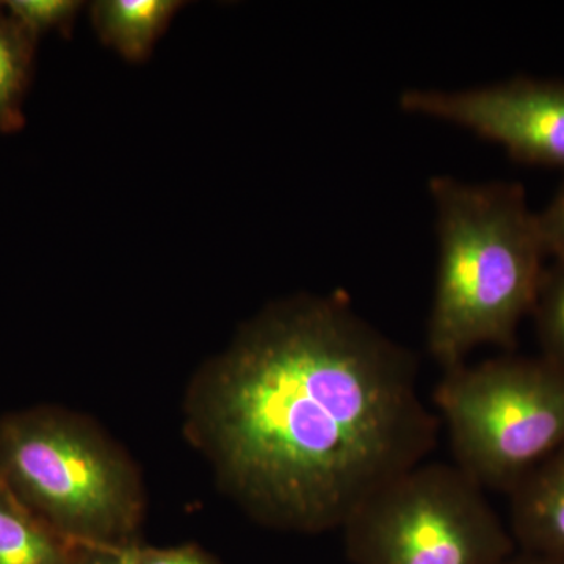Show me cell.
Returning <instances> with one entry per match:
<instances>
[{
	"label": "cell",
	"instance_id": "6da1fadb",
	"mask_svg": "<svg viewBox=\"0 0 564 564\" xmlns=\"http://www.w3.org/2000/svg\"><path fill=\"white\" fill-rule=\"evenodd\" d=\"M185 433L259 524L344 529L375 492L425 463L440 421L410 348L336 295L289 296L245 322L196 372Z\"/></svg>",
	"mask_w": 564,
	"mask_h": 564
},
{
	"label": "cell",
	"instance_id": "7a4b0ae2",
	"mask_svg": "<svg viewBox=\"0 0 564 564\" xmlns=\"http://www.w3.org/2000/svg\"><path fill=\"white\" fill-rule=\"evenodd\" d=\"M429 187L440 252L426 348L448 370L481 345L514 347L549 256L522 185L434 176Z\"/></svg>",
	"mask_w": 564,
	"mask_h": 564
},
{
	"label": "cell",
	"instance_id": "3957f363",
	"mask_svg": "<svg viewBox=\"0 0 564 564\" xmlns=\"http://www.w3.org/2000/svg\"><path fill=\"white\" fill-rule=\"evenodd\" d=\"M0 486L70 544H139V470L120 445L79 414L41 406L3 415Z\"/></svg>",
	"mask_w": 564,
	"mask_h": 564
},
{
	"label": "cell",
	"instance_id": "277c9868",
	"mask_svg": "<svg viewBox=\"0 0 564 564\" xmlns=\"http://www.w3.org/2000/svg\"><path fill=\"white\" fill-rule=\"evenodd\" d=\"M433 402L455 466L510 494L564 447V369L545 356H499L444 370Z\"/></svg>",
	"mask_w": 564,
	"mask_h": 564
},
{
	"label": "cell",
	"instance_id": "5b68a950",
	"mask_svg": "<svg viewBox=\"0 0 564 564\" xmlns=\"http://www.w3.org/2000/svg\"><path fill=\"white\" fill-rule=\"evenodd\" d=\"M343 530L352 564H500L518 549L485 489L455 464L406 470Z\"/></svg>",
	"mask_w": 564,
	"mask_h": 564
},
{
	"label": "cell",
	"instance_id": "8992f818",
	"mask_svg": "<svg viewBox=\"0 0 564 564\" xmlns=\"http://www.w3.org/2000/svg\"><path fill=\"white\" fill-rule=\"evenodd\" d=\"M402 110L500 144L514 161L564 169V82L519 76L466 90L411 88Z\"/></svg>",
	"mask_w": 564,
	"mask_h": 564
},
{
	"label": "cell",
	"instance_id": "52a82bcc",
	"mask_svg": "<svg viewBox=\"0 0 564 564\" xmlns=\"http://www.w3.org/2000/svg\"><path fill=\"white\" fill-rule=\"evenodd\" d=\"M508 496V529L516 547L564 562V447L527 475Z\"/></svg>",
	"mask_w": 564,
	"mask_h": 564
},
{
	"label": "cell",
	"instance_id": "ba28073f",
	"mask_svg": "<svg viewBox=\"0 0 564 564\" xmlns=\"http://www.w3.org/2000/svg\"><path fill=\"white\" fill-rule=\"evenodd\" d=\"M182 6L177 0H101L93 3L91 21L104 44L139 63L150 57Z\"/></svg>",
	"mask_w": 564,
	"mask_h": 564
},
{
	"label": "cell",
	"instance_id": "9c48e42d",
	"mask_svg": "<svg viewBox=\"0 0 564 564\" xmlns=\"http://www.w3.org/2000/svg\"><path fill=\"white\" fill-rule=\"evenodd\" d=\"M76 551L0 486V564H76Z\"/></svg>",
	"mask_w": 564,
	"mask_h": 564
},
{
	"label": "cell",
	"instance_id": "30bf717a",
	"mask_svg": "<svg viewBox=\"0 0 564 564\" xmlns=\"http://www.w3.org/2000/svg\"><path fill=\"white\" fill-rule=\"evenodd\" d=\"M532 315L541 355L564 369V262L545 269Z\"/></svg>",
	"mask_w": 564,
	"mask_h": 564
},
{
	"label": "cell",
	"instance_id": "8fae6325",
	"mask_svg": "<svg viewBox=\"0 0 564 564\" xmlns=\"http://www.w3.org/2000/svg\"><path fill=\"white\" fill-rule=\"evenodd\" d=\"M20 32L0 22V126L6 128L20 121L18 101L28 73V46Z\"/></svg>",
	"mask_w": 564,
	"mask_h": 564
},
{
	"label": "cell",
	"instance_id": "7c38bea8",
	"mask_svg": "<svg viewBox=\"0 0 564 564\" xmlns=\"http://www.w3.org/2000/svg\"><path fill=\"white\" fill-rule=\"evenodd\" d=\"M9 9L20 28L28 32L69 29L82 9L77 0H11Z\"/></svg>",
	"mask_w": 564,
	"mask_h": 564
},
{
	"label": "cell",
	"instance_id": "4fadbf2b",
	"mask_svg": "<svg viewBox=\"0 0 564 564\" xmlns=\"http://www.w3.org/2000/svg\"><path fill=\"white\" fill-rule=\"evenodd\" d=\"M536 218L549 258L564 262V184Z\"/></svg>",
	"mask_w": 564,
	"mask_h": 564
},
{
	"label": "cell",
	"instance_id": "5bb4252c",
	"mask_svg": "<svg viewBox=\"0 0 564 564\" xmlns=\"http://www.w3.org/2000/svg\"><path fill=\"white\" fill-rule=\"evenodd\" d=\"M137 564H218L196 545L185 544L177 547H133Z\"/></svg>",
	"mask_w": 564,
	"mask_h": 564
},
{
	"label": "cell",
	"instance_id": "9a60e30c",
	"mask_svg": "<svg viewBox=\"0 0 564 564\" xmlns=\"http://www.w3.org/2000/svg\"><path fill=\"white\" fill-rule=\"evenodd\" d=\"M133 545L109 547V545H77L76 564H137Z\"/></svg>",
	"mask_w": 564,
	"mask_h": 564
},
{
	"label": "cell",
	"instance_id": "2e32d148",
	"mask_svg": "<svg viewBox=\"0 0 564 564\" xmlns=\"http://www.w3.org/2000/svg\"><path fill=\"white\" fill-rule=\"evenodd\" d=\"M500 564H564L563 560L551 558V556L530 554V552L519 551L508 556Z\"/></svg>",
	"mask_w": 564,
	"mask_h": 564
}]
</instances>
